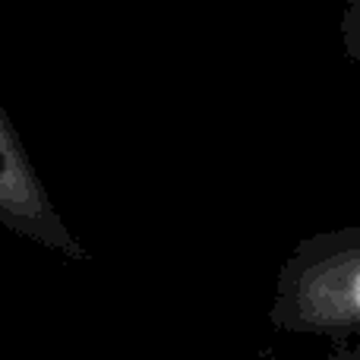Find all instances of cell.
Wrapping results in <instances>:
<instances>
[{"label":"cell","mask_w":360,"mask_h":360,"mask_svg":"<svg viewBox=\"0 0 360 360\" xmlns=\"http://www.w3.org/2000/svg\"><path fill=\"white\" fill-rule=\"evenodd\" d=\"M269 323L288 335H360V224L319 231L291 250L275 278Z\"/></svg>","instance_id":"obj_1"},{"label":"cell","mask_w":360,"mask_h":360,"mask_svg":"<svg viewBox=\"0 0 360 360\" xmlns=\"http://www.w3.org/2000/svg\"><path fill=\"white\" fill-rule=\"evenodd\" d=\"M0 224L63 259H89V250L57 212L13 117L0 101Z\"/></svg>","instance_id":"obj_2"},{"label":"cell","mask_w":360,"mask_h":360,"mask_svg":"<svg viewBox=\"0 0 360 360\" xmlns=\"http://www.w3.org/2000/svg\"><path fill=\"white\" fill-rule=\"evenodd\" d=\"M338 35H342L345 54L351 60H360V0H348L338 19Z\"/></svg>","instance_id":"obj_3"},{"label":"cell","mask_w":360,"mask_h":360,"mask_svg":"<svg viewBox=\"0 0 360 360\" xmlns=\"http://www.w3.org/2000/svg\"><path fill=\"white\" fill-rule=\"evenodd\" d=\"M326 360H360V345H348V348H335Z\"/></svg>","instance_id":"obj_4"}]
</instances>
